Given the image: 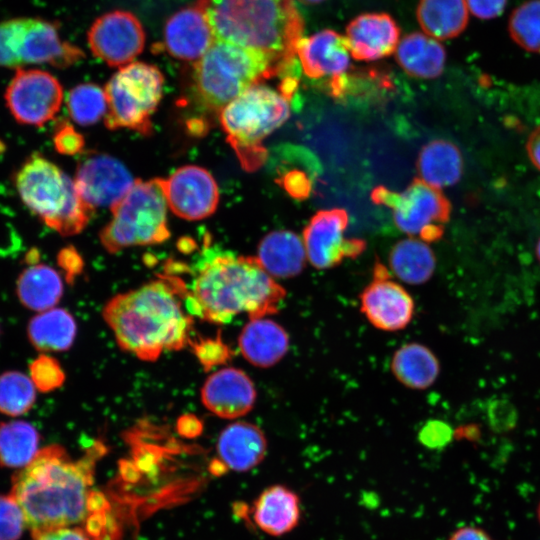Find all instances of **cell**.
<instances>
[{"label": "cell", "mask_w": 540, "mask_h": 540, "mask_svg": "<svg viewBox=\"0 0 540 540\" xmlns=\"http://www.w3.org/2000/svg\"><path fill=\"white\" fill-rule=\"evenodd\" d=\"M102 445L72 460L59 445L47 446L12 477L11 495L23 511L32 535L72 527L90 512L92 471Z\"/></svg>", "instance_id": "1"}, {"label": "cell", "mask_w": 540, "mask_h": 540, "mask_svg": "<svg viewBox=\"0 0 540 540\" xmlns=\"http://www.w3.org/2000/svg\"><path fill=\"white\" fill-rule=\"evenodd\" d=\"M178 280L163 277L112 297L102 316L121 349L144 361L189 342L192 319L182 308L185 291Z\"/></svg>", "instance_id": "2"}, {"label": "cell", "mask_w": 540, "mask_h": 540, "mask_svg": "<svg viewBox=\"0 0 540 540\" xmlns=\"http://www.w3.org/2000/svg\"><path fill=\"white\" fill-rule=\"evenodd\" d=\"M285 296L256 257L220 253L202 263L183 299L188 313L224 324L241 313L250 319L275 314Z\"/></svg>", "instance_id": "3"}, {"label": "cell", "mask_w": 540, "mask_h": 540, "mask_svg": "<svg viewBox=\"0 0 540 540\" xmlns=\"http://www.w3.org/2000/svg\"><path fill=\"white\" fill-rule=\"evenodd\" d=\"M215 39L257 50L294 76L296 47L304 21L294 0H197Z\"/></svg>", "instance_id": "4"}, {"label": "cell", "mask_w": 540, "mask_h": 540, "mask_svg": "<svg viewBox=\"0 0 540 540\" xmlns=\"http://www.w3.org/2000/svg\"><path fill=\"white\" fill-rule=\"evenodd\" d=\"M274 76H279V69L267 55L215 39L194 63L192 79L200 105L207 111L220 113L246 89Z\"/></svg>", "instance_id": "5"}, {"label": "cell", "mask_w": 540, "mask_h": 540, "mask_svg": "<svg viewBox=\"0 0 540 540\" xmlns=\"http://www.w3.org/2000/svg\"><path fill=\"white\" fill-rule=\"evenodd\" d=\"M14 184L30 212L60 235L78 234L88 224L92 210L74 181L44 156L30 155L16 172Z\"/></svg>", "instance_id": "6"}, {"label": "cell", "mask_w": 540, "mask_h": 540, "mask_svg": "<svg viewBox=\"0 0 540 540\" xmlns=\"http://www.w3.org/2000/svg\"><path fill=\"white\" fill-rule=\"evenodd\" d=\"M289 117L290 100L262 83L246 89L219 113L227 142L247 172L258 170L266 162L264 139Z\"/></svg>", "instance_id": "7"}, {"label": "cell", "mask_w": 540, "mask_h": 540, "mask_svg": "<svg viewBox=\"0 0 540 540\" xmlns=\"http://www.w3.org/2000/svg\"><path fill=\"white\" fill-rule=\"evenodd\" d=\"M163 179L135 180L111 207L112 219L101 230L100 242L109 253L133 246L160 244L170 237Z\"/></svg>", "instance_id": "8"}, {"label": "cell", "mask_w": 540, "mask_h": 540, "mask_svg": "<svg viewBox=\"0 0 540 540\" xmlns=\"http://www.w3.org/2000/svg\"><path fill=\"white\" fill-rule=\"evenodd\" d=\"M164 77L154 65L131 62L107 82V111L104 123L110 130L127 128L148 135L151 117L163 93Z\"/></svg>", "instance_id": "9"}, {"label": "cell", "mask_w": 540, "mask_h": 540, "mask_svg": "<svg viewBox=\"0 0 540 540\" xmlns=\"http://www.w3.org/2000/svg\"><path fill=\"white\" fill-rule=\"evenodd\" d=\"M375 204L389 207L399 230L424 242L439 240L451 213L449 200L440 189L415 178L402 192L377 186L371 192Z\"/></svg>", "instance_id": "10"}, {"label": "cell", "mask_w": 540, "mask_h": 540, "mask_svg": "<svg viewBox=\"0 0 540 540\" xmlns=\"http://www.w3.org/2000/svg\"><path fill=\"white\" fill-rule=\"evenodd\" d=\"M4 97L18 123L42 126L59 111L63 89L58 79L47 71L18 68Z\"/></svg>", "instance_id": "11"}, {"label": "cell", "mask_w": 540, "mask_h": 540, "mask_svg": "<svg viewBox=\"0 0 540 540\" xmlns=\"http://www.w3.org/2000/svg\"><path fill=\"white\" fill-rule=\"evenodd\" d=\"M349 223L348 213L342 208L316 212L303 230L307 259L317 269H329L345 258L354 259L365 249L360 238H345Z\"/></svg>", "instance_id": "12"}, {"label": "cell", "mask_w": 540, "mask_h": 540, "mask_svg": "<svg viewBox=\"0 0 540 540\" xmlns=\"http://www.w3.org/2000/svg\"><path fill=\"white\" fill-rule=\"evenodd\" d=\"M87 40L95 57L111 67H123L143 51L145 31L133 13L114 10L93 22Z\"/></svg>", "instance_id": "13"}, {"label": "cell", "mask_w": 540, "mask_h": 540, "mask_svg": "<svg viewBox=\"0 0 540 540\" xmlns=\"http://www.w3.org/2000/svg\"><path fill=\"white\" fill-rule=\"evenodd\" d=\"M359 298L361 312L377 329L399 331L413 318V298L403 286L391 278L381 262L375 263L373 278Z\"/></svg>", "instance_id": "14"}, {"label": "cell", "mask_w": 540, "mask_h": 540, "mask_svg": "<svg viewBox=\"0 0 540 540\" xmlns=\"http://www.w3.org/2000/svg\"><path fill=\"white\" fill-rule=\"evenodd\" d=\"M135 180L116 158L102 153H89L78 162L74 184L91 209L110 208L132 187Z\"/></svg>", "instance_id": "15"}, {"label": "cell", "mask_w": 540, "mask_h": 540, "mask_svg": "<svg viewBox=\"0 0 540 540\" xmlns=\"http://www.w3.org/2000/svg\"><path fill=\"white\" fill-rule=\"evenodd\" d=\"M167 206L185 220H201L212 215L219 204L214 177L203 167L185 165L163 179Z\"/></svg>", "instance_id": "16"}, {"label": "cell", "mask_w": 540, "mask_h": 540, "mask_svg": "<svg viewBox=\"0 0 540 540\" xmlns=\"http://www.w3.org/2000/svg\"><path fill=\"white\" fill-rule=\"evenodd\" d=\"M19 57L25 64H49L68 68L85 57L83 51L61 39L58 24L40 18H25Z\"/></svg>", "instance_id": "17"}, {"label": "cell", "mask_w": 540, "mask_h": 540, "mask_svg": "<svg viewBox=\"0 0 540 540\" xmlns=\"http://www.w3.org/2000/svg\"><path fill=\"white\" fill-rule=\"evenodd\" d=\"M215 40L208 19L196 3L171 15L164 26L163 45L175 59L197 62Z\"/></svg>", "instance_id": "18"}, {"label": "cell", "mask_w": 540, "mask_h": 540, "mask_svg": "<svg viewBox=\"0 0 540 540\" xmlns=\"http://www.w3.org/2000/svg\"><path fill=\"white\" fill-rule=\"evenodd\" d=\"M256 396L250 377L234 367L223 368L211 374L201 389L203 405L225 419L246 415L252 410Z\"/></svg>", "instance_id": "19"}, {"label": "cell", "mask_w": 540, "mask_h": 540, "mask_svg": "<svg viewBox=\"0 0 540 540\" xmlns=\"http://www.w3.org/2000/svg\"><path fill=\"white\" fill-rule=\"evenodd\" d=\"M296 56L304 74L311 79L328 77V81L347 73L351 67V53L345 36L325 29L302 37Z\"/></svg>", "instance_id": "20"}, {"label": "cell", "mask_w": 540, "mask_h": 540, "mask_svg": "<svg viewBox=\"0 0 540 540\" xmlns=\"http://www.w3.org/2000/svg\"><path fill=\"white\" fill-rule=\"evenodd\" d=\"M345 37L352 58L373 61L396 51L400 28L387 13H364L350 21Z\"/></svg>", "instance_id": "21"}, {"label": "cell", "mask_w": 540, "mask_h": 540, "mask_svg": "<svg viewBox=\"0 0 540 540\" xmlns=\"http://www.w3.org/2000/svg\"><path fill=\"white\" fill-rule=\"evenodd\" d=\"M267 441L255 424L237 421L226 426L217 442L220 461L234 471H248L265 457Z\"/></svg>", "instance_id": "22"}, {"label": "cell", "mask_w": 540, "mask_h": 540, "mask_svg": "<svg viewBox=\"0 0 540 540\" xmlns=\"http://www.w3.org/2000/svg\"><path fill=\"white\" fill-rule=\"evenodd\" d=\"M238 345L250 364L268 368L277 364L288 352L289 335L271 319H250L238 337Z\"/></svg>", "instance_id": "23"}, {"label": "cell", "mask_w": 540, "mask_h": 540, "mask_svg": "<svg viewBox=\"0 0 540 540\" xmlns=\"http://www.w3.org/2000/svg\"><path fill=\"white\" fill-rule=\"evenodd\" d=\"M257 259L264 270L277 279L299 275L306 262L303 240L293 231L275 230L265 235L257 249Z\"/></svg>", "instance_id": "24"}, {"label": "cell", "mask_w": 540, "mask_h": 540, "mask_svg": "<svg viewBox=\"0 0 540 540\" xmlns=\"http://www.w3.org/2000/svg\"><path fill=\"white\" fill-rule=\"evenodd\" d=\"M253 519L265 533L280 536L293 530L300 519V500L282 485L265 489L253 506Z\"/></svg>", "instance_id": "25"}, {"label": "cell", "mask_w": 540, "mask_h": 540, "mask_svg": "<svg viewBox=\"0 0 540 540\" xmlns=\"http://www.w3.org/2000/svg\"><path fill=\"white\" fill-rule=\"evenodd\" d=\"M395 58L411 77L433 79L444 70L446 51L438 40L427 34L413 32L399 41Z\"/></svg>", "instance_id": "26"}, {"label": "cell", "mask_w": 540, "mask_h": 540, "mask_svg": "<svg viewBox=\"0 0 540 540\" xmlns=\"http://www.w3.org/2000/svg\"><path fill=\"white\" fill-rule=\"evenodd\" d=\"M420 179L441 189L457 183L463 172V158L459 148L451 141L434 139L426 143L418 156Z\"/></svg>", "instance_id": "27"}, {"label": "cell", "mask_w": 540, "mask_h": 540, "mask_svg": "<svg viewBox=\"0 0 540 540\" xmlns=\"http://www.w3.org/2000/svg\"><path fill=\"white\" fill-rule=\"evenodd\" d=\"M416 17L425 34L447 40L466 29L469 10L466 0H419Z\"/></svg>", "instance_id": "28"}, {"label": "cell", "mask_w": 540, "mask_h": 540, "mask_svg": "<svg viewBox=\"0 0 540 540\" xmlns=\"http://www.w3.org/2000/svg\"><path fill=\"white\" fill-rule=\"evenodd\" d=\"M16 292L23 306L39 313L55 308L63 294V283L55 269L35 264L21 272Z\"/></svg>", "instance_id": "29"}, {"label": "cell", "mask_w": 540, "mask_h": 540, "mask_svg": "<svg viewBox=\"0 0 540 540\" xmlns=\"http://www.w3.org/2000/svg\"><path fill=\"white\" fill-rule=\"evenodd\" d=\"M391 370L395 378L411 389H426L437 379L440 365L437 357L420 343H407L392 357Z\"/></svg>", "instance_id": "30"}, {"label": "cell", "mask_w": 540, "mask_h": 540, "mask_svg": "<svg viewBox=\"0 0 540 540\" xmlns=\"http://www.w3.org/2000/svg\"><path fill=\"white\" fill-rule=\"evenodd\" d=\"M77 326L73 316L63 308L39 312L28 324L31 344L39 351L68 350L76 337Z\"/></svg>", "instance_id": "31"}, {"label": "cell", "mask_w": 540, "mask_h": 540, "mask_svg": "<svg viewBox=\"0 0 540 540\" xmlns=\"http://www.w3.org/2000/svg\"><path fill=\"white\" fill-rule=\"evenodd\" d=\"M389 267L402 282L419 285L433 275L436 258L426 242L410 237L398 241L390 250Z\"/></svg>", "instance_id": "32"}, {"label": "cell", "mask_w": 540, "mask_h": 540, "mask_svg": "<svg viewBox=\"0 0 540 540\" xmlns=\"http://www.w3.org/2000/svg\"><path fill=\"white\" fill-rule=\"evenodd\" d=\"M39 433L23 420L0 425V465L21 469L27 466L39 452Z\"/></svg>", "instance_id": "33"}, {"label": "cell", "mask_w": 540, "mask_h": 540, "mask_svg": "<svg viewBox=\"0 0 540 540\" xmlns=\"http://www.w3.org/2000/svg\"><path fill=\"white\" fill-rule=\"evenodd\" d=\"M36 400V387L31 378L19 371L0 375V413L11 417L27 413Z\"/></svg>", "instance_id": "34"}, {"label": "cell", "mask_w": 540, "mask_h": 540, "mask_svg": "<svg viewBox=\"0 0 540 540\" xmlns=\"http://www.w3.org/2000/svg\"><path fill=\"white\" fill-rule=\"evenodd\" d=\"M67 109L77 124L82 126L95 124L107 111L105 91L93 83L79 84L68 94Z\"/></svg>", "instance_id": "35"}, {"label": "cell", "mask_w": 540, "mask_h": 540, "mask_svg": "<svg viewBox=\"0 0 540 540\" xmlns=\"http://www.w3.org/2000/svg\"><path fill=\"white\" fill-rule=\"evenodd\" d=\"M508 32L522 49L540 53V0H528L516 7L508 20Z\"/></svg>", "instance_id": "36"}, {"label": "cell", "mask_w": 540, "mask_h": 540, "mask_svg": "<svg viewBox=\"0 0 540 540\" xmlns=\"http://www.w3.org/2000/svg\"><path fill=\"white\" fill-rule=\"evenodd\" d=\"M24 19L21 17L0 22V66L2 67L20 68L21 66L19 47Z\"/></svg>", "instance_id": "37"}, {"label": "cell", "mask_w": 540, "mask_h": 540, "mask_svg": "<svg viewBox=\"0 0 540 540\" xmlns=\"http://www.w3.org/2000/svg\"><path fill=\"white\" fill-rule=\"evenodd\" d=\"M29 377L41 392L55 390L65 381L60 363L47 355H40L29 366Z\"/></svg>", "instance_id": "38"}, {"label": "cell", "mask_w": 540, "mask_h": 540, "mask_svg": "<svg viewBox=\"0 0 540 540\" xmlns=\"http://www.w3.org/2000/svg\"><path fill=\"white\" fill-rule=\"evenodd\" d=\"M25 527L23 511L15 498L0 495V540H19Z\"/></svg>", "instance_id": "39"}, {"label": "cell", "mask_w": 540, "mask_h": 540, "mask_svg": "<svg viewBox=\"0 0 540 540\" xmlns=\"http://www.w3.org/2000/svg\"><path fill=\"white\" fill-rule=\"evenodd\" d=\"M195 355L206 370L226 363L231 358V350L218 336L215 339H201L191 343Z\"/></svg>", "instance_id": "40"}, {"label": "cell", "mask_w": 540, "mask_h": 540, "mask_svg": "<svg viewBox=\"0 0 540 540\" xmlns=\"http://www.w3.org/2000/svg\"><path fill=\"white\" fill-rule=\"evenodd\" d=\"M53 144L58 153L74 156L83 150L85 141L71 124L62 122L55 130Z\"/></svg>", "instance_id": "41"}, {"label": "cell", "mask_w": 540, "mask_h": 540, "mask_svg": "<svg viewBox=\"0 0 540 540\" xmlns=\"http://www.w3.org/2000/svg\"><path fill=\"white\" fill-rule=\"evenodd\" d=\"M276 182L293 198L302 200L310 195L312 180L307 172L291 169L279 173Z\"/></svg>", "instance_id": "42"}, {"label": "cell", "mask_w": 540, "mask_h": 540, "mask_svg": "<svg viewBox=\"0 0 540 540\" xmlns=\"http://www.w3.org/2000/svg\"><path fill=\"white\" fill-rule=\"evenodd\" d=\"M453 438L452 428L444 421L430 420L419 432L420 442L431 449L445 447Z\"/></svg>", "instance_id": "43"}, {"label": "cell", "mask_w": 540, "mask_h": 540, "mask_svg": "<svg viewBox=\"0 0 540 540\" xmlns=\"http://www.w3.org/2000/svg\"><path fill=\"white\" fill-rule=\"evenodd\" d=\"M488 418L494 430L499 432L508 431L516 424V411L508 401L494 400L489 406Z\"/></svg>", "instance_id": "44"}, {"label": "cell", "mask_w": 540, "mask_h": 540, "mask_svg": "<svg viewBox=\"0 0 540 540\" xmlns=\"http://www.w3.org/2000/svg\"><path fill=\"white\" fill-rule=\"evenodd\" d=\"M468 10L478 19L489 20L504 11L507 0H466Z\"/></svg>", "instance_id": "45"}, {"label": "cell", "mask_w": 540, "mask_h": 540, "mask_svg": "<svg viewBox=\"0 0 540 540\" xmlns=\"http://www.w3.org/2000/svg\"><path fill=\"white\" fill-rule=\"evenodd\" d=\"M32 540H90L84 530L65 527L32 535Z\"/></svg>", "instance_id": "46"}, {"label": "cell", "mask_w": 540, "mask_h": 540, "mask_svg": "<svg viewBox=\"0 0 540 540\" xmlns=\"http://www.w3.org/2000/svg\"><path fill=\"white\" fill-rule=\"evenodd\" d=\"M58 262L70 276L79 273L83 267L82 259L73 247L63 249L58 255Z\"/></svg>", "instance_id": "47"}, {"label": "cell", "mask_w": 540, "mask_h": 540, "mask_svg": "<svg viewBox=\"0 0 540 540\" xmlns=\"http://www.w3.org/2000/svg\"><path fill=\"white\" fill-rule=\"evenodd\" d=\"M177 428L181 435L194 437L202 431V424L195 416L184 415L179 419Z\"/></svg>", "instance_id": "48"}, {"label": "cell", "mask_w": 540, "mask_h": 540, "mask_svg": "<svg viewBox=\"0 0 540 540\" xmlns=\"http://www.w3.org/2000/svg\"><path fill=\"white\" fill-rule=\"evenodd\" d=\"M526 150L532 164L540 170V125L528 137Z\"/></svg>", "instance_id": "49"}, {"label": "cell", "mask_w": 540, "mask_h": 540, "mask_svg": "<svg viewBox=\"0 0 540 540\" xmlns=\"http://www.w3.org/2000/svg\"><path fill=\"white\" fill-rule=\"evenodd\" d=\"M449 540H491L489 535L480 528L462 527L456 530Z\"/></svg>", "instance_id": "50"}, {"label": "cell", "mask_w": 540, "mask_h": 540, "mask_svg": "<svg viewBox=\"0 0 540 540\" xmlns=\"http://www.w3.org/2000/svg\"><path fill=\"white\" fill-rule=\"evenodd\" d=\"M300 1L304 4L313 5V4H319L323 2L324 0H300Z\"/></svg>", "instance_id": "51"}, {"label": "cell", "mask_w": 540, "mask_h": 540, "mask_svg": "<svg viewBox=\"0 0 540 540\" xmlns=\"http://www.w3.org/2000/svg\"><path fill=\"white\" fill-rule=\"evenodd\" d=\"M536 254H537V257H538V260L540 262V239L537 243V246H536Z\"/></svg>", "instance_id": "52"}, {"label": "cell", "mask_w": 540, "mask_h": 540, "mask_svg": "<svg viewBox=\"0 0 540 540\" xmlns=\"http://www.w3.org/2000/svg\"><path fill=\"white\" fill-rule=\"evenodd\" d=\"M538 518H539V521H540V504H539V507H538Z\"/></svg>", "instance_id": "53"}]
</instances>
